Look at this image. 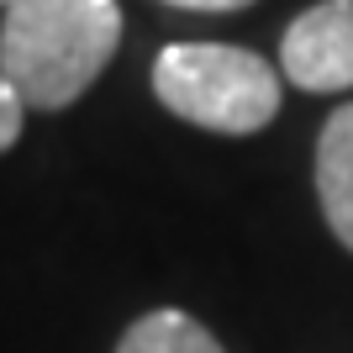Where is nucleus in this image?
I'll use <instances>...</instances> for the list:
<instances>
[{
    "label": "nucleus",
    "instance_id": "1",
    "mask_svg": "<svg viewBox=\"0 0 353 353\" xmlns=\"http://www.w3.org/2000/svg\"><path fill=\"white\" fill-rule=\"evenodd\" d=\"M121 48L117 0H16L0 21V74L27 111H69Z\"/></svg>",
    "mask_w": 353,
    "mask_h": 353
},
{
    "label": "nucleus",
    "instance_id": "2",
    "mask_svg": "<svg viewBox=\"0 0 353 353\" xmlns=\"http://www.w3.org/2000/svg\"><path fill=\"white\" fill-rule=\"evenodd\" d=\"M153 95L190 127L253 137L280 117V69L232 43H169L153 59Z\"/></svg>",
    "mask_w": 353,
    "mask_h": 353
},
{
    "label": "nucleus",
    "instance_id": "3",
    "mask_svg": "<svg viewBox=\"0 0 353 353\" xmlns=\"http://www.w3.org/2000/svg\"><path fill=\"white\" fill-rule=\"evenodd\" d=\"M280 79L306 95L353 90V0H316L285 27Z\"/></svg>",
    "mask_w": 353,
    "mask_h": 353
},
{
    "label": "nucleus",
    "instance_id": "4",
    "mask_svg": "<svg viewBox=\"0 0 353 353\" xmlns=\"http://www.w3.org/2000/svg\"><path fill=\"white\" fill-rule=\"evenodd\" d=\"M311 179H316V206H322L327 232L353 253V101L322 121Z\"/></svg>",
    "mask_w": 353,
    "mask_h": 353
},
{
    "label": "nucleus",
    "instance_id": "5",
    "mask_svg": "<svg viewBox=\"0 0 353 353\" xmlns=\"http://www.w3.org/2000/svg\"><path fill=\"white\" fill-rule=\"evenodd\" d=\"M117 353H227V348L211 338L206 322H195L190 311L159 306V311H143V316L121 332Z\"/></svg>",
    "mask_w": 353,
    "mask_h": 353
},
{
    "label": "nucleus",
    "instance_id": "6",
    "mask_svg": "<svg viewBox=\"0 0 353 353\" xmlns=\"http://www.w3.org/2000/svg\"><path fill=\"white\" fill-rule=\"evenodd\" d=\"M21 121H27V105H21V95L11 90V79L0 74V153H6V148H16Z\"/></svg>",
    "mask_w": 353,
    "mask_h": 353
},
{
    "label": "nucleus",
    "instance_id": "7",
    "mask_svg": "<svg viewBox=\"0 0 353 353\" xmlns=\"http://www.w3.org/2000/svg\"><path fill=\"white\" fill-rule=\"evenodd\" d=\"M163 6H179V11H206V16H221V11H248L253 0H163Z\"/></svg>",
    "mask_w": 353,
    "mask_h": 353
},
{
    "label": "nucleus",
    "instance_id": "8",
    "mask_svg": "<svg viewBox=\"0 0 353 353\" xmlns=\"http://www.w3.org/2000/svg\"><path fill=\"white\" fill-rule=\"evenodd\" d=\"M6 6H16V0H0V11H6Z\"/></svg>",
    "mask_w": 353,
    "mask_h": 353
}]
</instances>
